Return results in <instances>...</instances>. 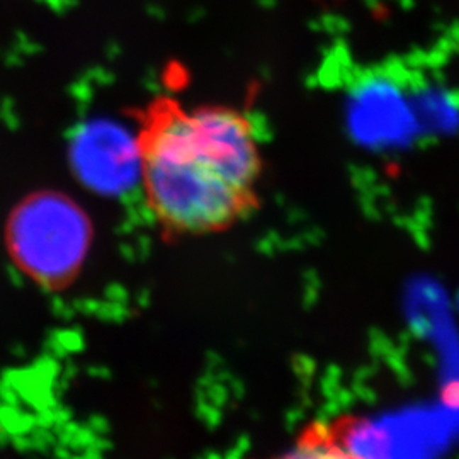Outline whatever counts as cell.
Returning <instances> with one entry per match:
<instances>
[{
  "mask_svg": "<svg viewBox=\"0 0 459 459\" xmlns=\"http://www.w3.org/2000/svg\"><path fill=\"white\" fill-rule=\"evenodd\" d=\"M136 157L145 201L167 235L220 233L259 208L262 148L238 107L157 96L138 116Z\"/></svg>",
  "mask_w": 459,
  "mask_h": 459,
  "instance_id": "obj_1",
  "label": "cell"
},
{
  "mask_svg": "<svg viewBox=\"0 0 459 459\" xmlns=\"http://www.w3.org/2000/svg\"><path fill=\"white\" fill-rule=\"evenodd\" d=\"M91 238V221L79 204L55 192L26 197L7 225L9 254L17 267L53 289L74 281Z\"/></svg>",
  "mask_w": 459,
  "mask_h": 459,
  "instance_id": "obj_2",
  "label": "cell"
},
{
  "mask_svg": "<svg viewBox=\"0 0 459 459\" xmlns=\"http://www.w3.org/2000/svg\"><path fill=\"white\" fill-rule=\"evenodd\" d=\"M355 431L350 417L315 420L289 448L269 459H371L355 444Z\"/></svg>",
  "mask_w": 459,
  "mask_h": 459,
  "instance_id": "obj_3",
  "label": "cell"
}]
</instances>
